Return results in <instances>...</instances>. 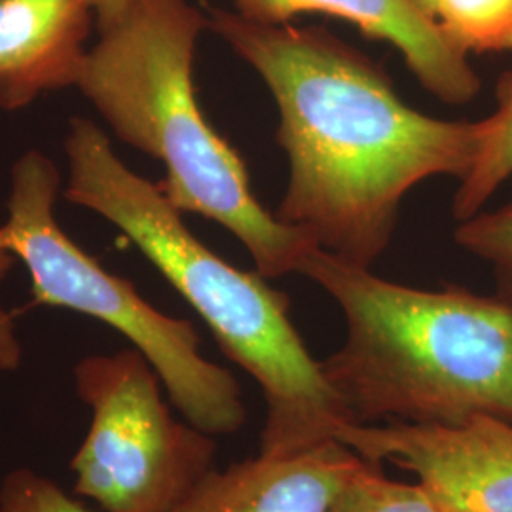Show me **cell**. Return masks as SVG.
<instances>
[{"label": "cell", "instance_id": "6da1fadb", "mask_svg": "<svg viewBox=\"0 0 512 512\" xmlns=\"http://www.w3.org/2000/svg\"><path fill=\"white\" fill-rule=\"evenodd\" d=\"M207 19L274 97L275 137L289 160L275 217L330 255L370 268L414 186L461 181L475 164L478 122L412 109L384 67L327 29L268 25L220 8Z\"/></svg>", "mask_w": 512, "mask_h": 512}, {"label": "cell", "instance_id": "7a4b0ae2", "mask_svg": "<svg viewBox=\"0 0 512 512\" xmlns=\"http://www.w3.org/2000/svg\"><path fill=\"white\" fill-rule=\"evenodd\" d=\"M65 156V200L116 226L202 317L222 353L260 387L268 408L260 454H300L355 423L294 329L287 294L203 245L160 184L124 164L90 118L69 120Z\"/></svg>", "mask_w": 512, "mask_h": 512}, {"label": "cell", "instance_id": "3957f363", "mask_svg": "<svg viewBox=\"0 0 512 512\" xmlns=\"http://www.w3.org/2000/svg\"><path fill=\"white\" fill-rule=\"evenodd\" d=\"M298 274L344 313V344L321 366L355 423L512 421V302L406 287L319 247Z\"/></svg>", "mask_w": 512, "mask_h": 512}, {"label": "cell", "instance_id": "277c9868", "mask_svg": "<svg viewBox=\"0 0 512 512\" xmlns=\"http://www.w3.org/2000/svg\"><path fill=\"white\" fill-rule=\"evenodd\" d=\"M205 27L190 0H128L99 29L76 88L124 145L164 165L158 184L181 213L226 228L262 277L298 274L317 245L260 205L243 158L200 109L194 57Z\"/></svg>", "mask_w": 512, "mask_h": 512}, {"label": "cell", "instance_id": "5b68a950", "mask_svg": "<svg viewBox=\"0 0 512 512\" xmlns=\"http://www.w3.org/2000/svg\"><path fill=\"white\" fill-rule=\"evenodd\" d=\"M61 175L54 160L27 150L12 165L0 239L25 266L38 304L76 311L120 332L160 376L169 401L211 437L234 435L247 421L238 380L209 361L186 319L147 302L135 285L110 274L55 217Z\"/></svg>", "mask_w": 512, "mask_h": 512}, {"label": "cell", "instance_id": "8992f818", "mask_svg": "<svg viewBox=\"0 0 512 512\" xmlns=\"http://www.w3.org/2000/svg\"><path fill=\"white\" fill-rule=\"evenodd\" d=\"M162 387L133 348L74 366L76 395L92 412L71 459L74 492L105 512H175L215 469V439L175 420Z\"/></svg>", "mask_w": 512, "mask_h": 512}, {"label": "cell", "instance_id": "52a82bcc", "mask_svg": "<svg viewBox=\"0 0 512 512\" xmlns=\"http://www.w3.org/2000/svg\"><path fill=\"white\" fill-rule=\"evenodd\" d=\"M338 440L368 463L414 475L442 512H512V421L349 423Z\"/></svg>", "mask_w": 512, "mask_h": 512}, {"label": "cell", "instance_id": "ba28073f", "mask_svg": "<svg viewBox=\"0 0 512 512\" xmlns=\"http://www.w3.org/2000/svg\"><path fill=\"white\" fill-rule=\"evenodd\" d=\"M243 18L283 25L300 14L346 19L374 40L395 46L421 86L448 105H467L480 92L469 55L416 0H234Z\"/></svg>", "mask_w": 512, "mask_h": 512}, {"label": "cell", "instance_id": "9c48e42d", "mask_svg": "<svg viewBox=\"0 0 512 512\" xmlns=\"http://www.w3.org/2000/svg\"><path fill=\"white\" fill-rule=\"evenodd\" d=\"M365 459L340 440L211 469L175 512H327Z\"/></svg>", "mask_w": 512, "mask_h": 512}, {"label": "cell", "instance_id": "30bf717a", "mask_svg": "<svg viewBox=\"0 0 512 512\" xmlns=\"http://www.w3.org/2000/svg\"><path fill=\"white\" fill-rule=\"evenodd\" d=\"M93 23L88 0H0V109L76 88Z\"/></svg>", "mask_w": 512, "mask_h": 512}, {"label": "cell", "instance_id": "8fae6325", "mask_svg": "<svg viewBox=\"0 0 512 512\" xmlns=\"http://www.w3.org/2000/svg\"><path fill=\"white\" fill-rule=\"evenodd\" d=\"M480 148L471 171L459 181L454 196V217L467 220L512 177V69L501 74L495 84V109L478 120Z\"/></svg>", "mask_w": 512, "mask_h": 512}, {"label": "cell", "instance_id": "7c38bea8", "mask_svg": "<svg viewBox=\"0 0 512 512\" xmlns=\"http://www.w3.org/2000/svg\"><path fill=\"white\" fill-rule=\"evenodd\" d=\"M435 18L467 55L512 50V0H437Z\"/></svg>", "mask_w": 512, "mask_h": 512}, {"label": "cell", "instance_id": "4fadbf2b", "mask_svg": "<svg viewBox=\"0 0 512 512\" xmlns=\"http://www.w3.org/2000/svg\"><path fill=\"white\" fill-rule=\"evenodd\" d=\"M327 512H442L420 484L385 475L368 463L332 501Z\"/></svg>", "mask_w": 512, "mask_h": 512}, {"label": "cell", "instance_id": "5bb4252c", "mask_svg": "<svg viewBox=\"0 0 512 512\" xmlns=\"http://www.w3.org/2000/svg\"><path fill=\"white\" fill-rule=\"evenodd\" d=\"M454 238L467 253L492 266L497 294L512 302V198L461 220Z\"/></svg>", "mask_w": 512, "mask_h": 512}, {"label": "cell", "instance_id": "9a60e30c", "mask_svg": "<svg viewBox=\"0 0 512 512\" xmlns=\"http://www.w3.org/2000/svg\"><path fill=\"white\" fill-rule=\"evenodd\" d=\"M0 512H92L63 492L52 478L29 467L10 471L0 482Z\"/></svg>", "mask_w": 512, "mask_h": 512}, {"label": "cell", "instance_id": "2e32d148", "mask_svg": "<svg viewBox=\"0 0 512 512\" xmlns=\"http://www.w3.org/2000/svg\"><path fill=\"white\" fill-rule=\"evenodd\" d=\"M18 258L0 239V285L16 266ZM23 361V348L19 340L18 323L12 311L0 306V374L16 372Z\"/></svg>", "mask_w": 512, "mask_h": 512}, {"label": "cell", "instance_id": "e0dca14e", "mask_svg": "<svg viewBox=\"0 0 512 512\" xmlns=\"http://www.w3.org/2000/svg\"><path fill=\"white\" fill-rule=\"evenodd\" d=\"M95 14V23L99 29H105L114 19L122 14L128 0H88Z\"/></svg>", "mask_w": 512, "mask_h": 512}, {"label": "cell", "instance_id": "ac0fdd59", "mask_svg": "<svg viewBox=\"0 0 512 512\" xmlns=\"http://www.w3.org/2000/svg\"><path fill=\"white\" fill-rule=\"evenodd\" d=\"M418 4H420L421 8L429 14V16H433L435 18V10H437V0H416ZM437 19V18H435Z\"/></svg>", "mask_w": 512, "mask_h": 512}]
</instances>
